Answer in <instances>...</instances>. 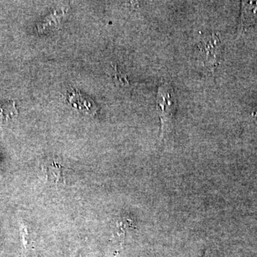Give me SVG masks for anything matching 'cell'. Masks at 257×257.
I'll list each match as a JSON object with an SVG mask.
<instances>
[{
	"mask_svg": "<svg viewBox=\"0 0 257 257\" xmlns=\"http://www.w3.org/2000/svg\"><path fill=\"white\" fill-rule=\"evenodd\" d=\"M18 114V110L14 101H0V124L8 122Z\"/></svg>",
	"mask_w": 257,
	"mask_h": 257,
	"instance_id": "5",
	"label": "cell"
},
{
	"mask_svg": "<svg viewBox=\"0 0 257 257\" xmlns=\"http://www.w3.org/2000/svg\"><path fill=\"white\" fill-rule=\"evenodd\" d=\"M69 102L81 110L85 111L89 114H94L96 111L95 104L87 96L82 95L80 92H74L69 96Z\"/></svg>",
	"mask_w": 257,
	"mask_h": 257,
	"instance_id": "4",
	"label": "cell"
},
{
	"mask_svg": "<svg viewBox=\"0 0 257 257\" xmlns=\"http://www.w3.org/2000/svg\"><path fill=\"white\" fill-rule=\"evenodd\" d=\"M202 61L204 67L210 71L216 68L224 55V46L217 34L202 37L199 44Z\"/></svg>",
	"mask_w": 257,
	"mask_h": 257,
	"instance_id": "2",
	"label": "cell"
},
{
	"mask_svg": "<svg viewBox=\"0 0 257 257\" xmlns=\"http://www.w3.org/2000/svg\"><path fill=\"white\" fill-rule=\"evenodd\" d=\"M239 31L247 30L254 23L257 16V2H242Z\"/></svg>",
	"mask_w": 257,
	"mask_h": 257,
	"instance_id": "3",
	"label": "cell"
},
{
	"mask_svg": "<svg viewBox=\"0 0 257 257\" xmlns=\"http://www.w3.org/2000/svg\"><path fill=\"white\" fill-rule=\"evenodd\" d=\"M65 14L64 9H60L55 10L52 14L47 16L45 20L39 25L38 30L39 31L42 32L46 29L52 27V25H57V23L60 21V20L62 18L63 15Z\"/></svg>",
	"mask_w": 257,
	"mask_h": 257,
	"instance_id": "6",
	"label": "cell"
},
{
	"mask_svg": "<svg viewBox=\"0 0 257 257\" xmlns=\"http://www.w3.org/2000/svg\"><path fill=\"white\" fill-rule=\"evenodd\" d=\"M157 106L162 123V138H166L173 130L177 109V96L170 84H163L159 87Z\"/></svg>",
	"mask_w": 257,
	"mask_h": 257,
	"instance_id": "1",
	"label": "cell"
},
{
	"mask_svg": "<svg viewBox=\"0 0 257 257\" xmlns=\"http://www.w3.org/2000/svg\"><path fill=\"white\" fill-rule=\"evenodd\" d=\"M202 257H209V255H208V251H205L204 254L203 255Z\"/></svg>",
	"mask_w": 257,
	"mask_h": 257,
	"instance_id": "7",
	"label": "cell"
}]
</instances>
